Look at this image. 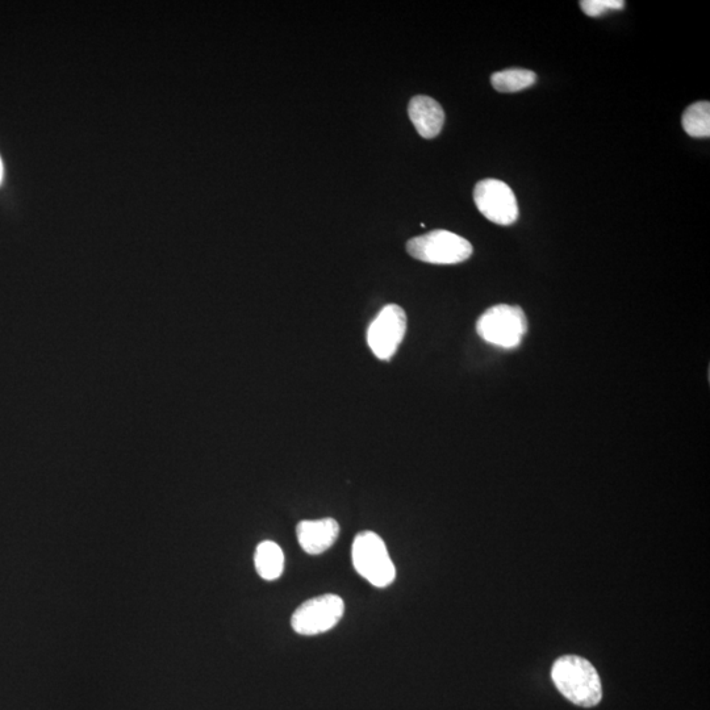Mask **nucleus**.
<instances>
[{
    "label": "nucleus",
    "instance_id": "nucleus-7",
    "mask_svg": "<svg viewBox=\"0 0 710 710\" xmlns=\"http://www.w3.org/2000/svg\"><path fill=\"white\" fill-rule=\"evenodd\" d=\"M474 200L479 212L492 223L508 227L519 219L516 195L507 183L497 179L480 181L475 186Z\"/></svg>",
    "mask_w": 710,
    "mask_h": 710
},
{
    "label": "nucleus",
    "instance_id": "nucleus-6",
    "mask_svg": "<svg viewBox=\"0 0 710 710\" xmlns=\"http://www.w3.org/2000/svg\"><path fill=\"white\" fill-rule=\"evenodd\" d=\"M407 332V316L404 309L388 304L371 323L367 331V344L380 361H390L398 352Z\"/></svg>",
    "mask_w": 710,
    "mask_h": 710
},
{
    "label": "nucleus",
    "instance_id": "nucleus-8",
    "mask_svg": "<svg viewBox=\"0 0 710 710\" xmlns=\"http://www.w3.org/2000/svg\"><path fill=\"white\" fill-rule=\"evenodd\" d=\"M340 534V525L331 517L320 520H304L296 528L299 545L309 555L323 554L331 549Z\"/></svg>",
    "mask_w": 710,
    "mask_h": 710
},
{
    "label": "nucleus",
    "instance_id": "nucleus-11",
    "mask_svg": "<svg viewBox=\"0 0 710 710\" xmlns=\"http://www.w3.org/2000/svg\"><path fill=\"white\" fill-rule=\"evenodd\" d=\"M537 82V74L525 69H508L492 74L491 83L499 93H519Z\"/></svg>",
    "mask_w": 710,
    "mask_h": 710
},
{
    "label": "nucleus",
    "instance_id": "nucleus-5",
    "mask_svg": "<svg viewBox=\"0 0 710 710\" xmlns=\"http://www.w3.org/2000/svg\"><path fill=\"white\" fill-rule=\"evenodd\" d=\"M344 612V600L329 593L300 605L292 615L291 625L300 636H317L334 628Z\"/></svg>",
    "mask_w": 710,
    "mask_h": 710
},
{
    "label": "nucleus",
    "instance_id": "nucleus-9",
    "mask_svg": "<svg viewBox=\"0 0 710 710\" xmlns=\"http://www.w3.org/2000/svg\"><path fill=\"white\" fill-rule=\"evenodd\" d=\"M409 118L416 131L426 140H432L440 135L445 123V112L441 104L429 96H415L409 103Z\"/></svg>",
    "mask_w": 710,
    "mask_h": 710
},
{
    "label": "nucleus",
    "instance_id": "nucleus-10",
    "mask_svg": "<svg viewBox=\"0 0 710 710\" xmlns=\"http://www.w3.org/2000/svg\"><path fill=\"white\" fill-rule=\"evenodd\" d=\"M254 562L258 574L265 580H277L281 578L284 570V554L273 541H263L258 545Z\"/></svg>",
    "mask_w": 710,
    "mask_h": 710
},
{
    "label": "nucleus",
    "instance_id": "nucleus-1",
    "mask_svg": "<svg viewBox=\"0 0 710 710\" xmlns=\"http://www.w3.org/2000/svg\"><path fill=\"white\" fill-rule=\"evenodd\" d=\"M551 679L558 691L579 707H596L603 700V687L596 668L578 655L559 658L551 670Z\"/></svg>",
    "mask_w": 710,
    "mask_h": 710
},
{
    "label": "nucleus",
    "instance_id": "nucleus-4",
    "mask_svg": "<svg viewBox=\"0 0 710 710\" xmlns=\"http://www.w3.org/2000/svg\"><path fill=\"white\" fill-rule=\"evenodd\" d=\"M528 320L524 311L517 306L499 304L491 307L479 317L476 332L488 344L501 349H515L521 344Z\"/></svg>",
    "mask_w": 710,
    "mask_h": 710
},
{
    "label": "nucleus",
    "instance_id": "nucleus-12",
    "mask_svg": "<svg viewBox=\"0 0 710 710\" xmlns=\"http://www.w3.org/2000/svg\"><path fill=\"white\" fill-rule=\"evenodd\" d=\"M684 131L696 139L710 136V103L697 102L689 106L683 114Z\"/></svg>",
    "mask_w": 710,
    "mask_h": 710
},
{
    "label": "nucleus",
    "instance_id": "nucleus-2",
    "mask_svg": "<svg viewBox=\"0 0 710 710\" xmlns=\"http://www.w3.org/2000/svg\"><path fill=\"white\" fill-rule=\"evenodd\" d=\"M352 557L355 571L374 587L386 588L394 583V563L377 533H359L353 542Z\"/></svg>",
    "mask_w": 710,
    "mask_h": 710
},
{
    "label": "nucleus",
    "instance_id": "nucleus-14",
    "mask_svg": "<svg viewBox=\"0 0 710 710\" xmlns=\"http://www.w3.org/2000/svg\"><path fill=\"white\" fill-rule=\"evenodd\" d=\"M3 174H4L3 162H2V158H0V185H2V182H3Z\"/></svg>",
    "mask_w": 710,
    "mask_h": 710
},
{
    "label": "nucleus",
    "instance_id": "nucleus-13",
    "mask_svg": "<svg viewBox=\"0 0 710 710\" xmlns=\"http://www.w3.org/2000/svg\"><path fill=\"white\" fill-rule=\"evenodd\" d=\"M625 7L624 0H582L580 8L584 14L597 18L608 11H618Z\"/></svg>",
    "mask_w": 710,
    "mask_h": 710
},
{
    "label": "nucleus",
    "instance_id": "nucleus-3",
    "mask_svg": "<svg viewBox=\"0 0 710 710\" xmlns=\"http://www.w3.org/2000/svg\"><path fill=\"white\" fill-rule=\"evenodd\" d=\"M409 256L432 265H457L473 256V245L453 232L437 229L408 241Z\"/></svg>",
    "mask_w": 710,
    "mask_h": 710
}]
</instances>
